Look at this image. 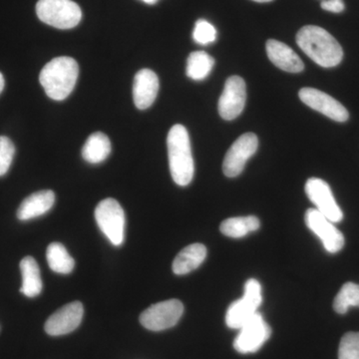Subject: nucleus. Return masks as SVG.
<instances>
[{
  "label": "nucleus",
  "instance_id": "30",
  "mask_svg": "<svg viewBox=\"0 0 359 359\" xmlns=\"http://www.w3.org/2000/svg\"><path fill=\"white\" fill-rule=\"evenodd\" d=\"M142 1L145 2V4H150V6H152V4H157L158 0H142Z\"/></svg>",
  "mask_w": 359,
  "mask_h": 359
},
{
  "label": "nucleus",
  "instance_id": "18",
  "mask_svg": "<svg viewBox=\"0 0 359 359\" xmlns=\"http://www.w3.org/2000/svg\"><path fill=\"white\" fill-rule=\"evenodd\" d=\"M207 248L203 244H193L184 248L173 262L175 275L184 276L192 273L204 263L207 257Z\"/></svg>",
  "mask_w": 359,
  "mask_h": 359
},
{
  "label": "nucleus",
  "instance_id": "23",
  "mask_svg": "<svg viewBox=\"0 0 359 359\" xmlns=\"http://www.w3.org/2000/svg\"><path fill=\"white\" fill-rule=\"evenodd\" d=\"M215 65V59L205 51H195L187 60V76L196 81H201L209 76Z\"/></svg>",
  "mask_w": 359,
  "mask_h": 359
},
{
  "label": "nucleus",
  "instance_id": "19",
  "mask_svg": "<svg viewBox=\"0 0 359 359\" xmlns=\"http://www.w3.org/2000/svg\"><path fill=\"white\" fill-rule=\"evenodd\" d=\"M22 285L20 292L27 297H35L41 294L42 280L36 261L32 257H25L20 262Z\"/></svg>",
  "mask_w": 359,
  "mask_h": 359
},
{
  "label": "nucleus",
  "instance_id": "15",
  "mask_svg": "<svg viewBox=\"0 0 359 359\" xmlns=\"http://www.w3.org/2000/svg\"><path fill=\"white\" fill-rule=\"evenodd\" d=\"M159 78L154 71L142 69L135 75L133 99L138 109L146 110L153 105L159 92Z\"/></svg>",
  "mask_w": 359,
  "mask_h": 359
},
{
  "label": "nucleus",
  "instance_id": "17",
  "mask_svg": "<svg viewBox=\"0 0 359 359\" xmlns=\"http://www.w3.org/2000/svg\"><path fill=\"white\" fill-rule=\"evenodd\" d=\"M54 203H55V194L50 190L33 193L21 203L18 210V218L20 221H29V219L39 218L50 211Z\"/></svg>",
  "mask_w": 359,
  "mask_h": 359
},
{
  "label": "nucleus",
  "instance_id": "6",
  "mask_svg": "<svg viewBox=\"0 0 359 359\" xmlns=\"http://www.w3.org/2000/svg\"><path fill=\"white\" fill-rule=\"evenodd\" d=\"M95 219L99 229L115 247H120L125 240L126 218L121 205L112 198L101 201L97 205Z\"/></svg>",
  "mask_w": 359,
  "mask_h": 359
},
{
  "label": "nucleus",
  "instance_id": "11",
  "mask_svg": "<svg viewBox=\"0 0 359 359\" xmlns=\"http://www.w3.org/2000/svg\"><path fill=\"white\" fill-rule=\"evenodd\" d=\"M304 221L309 230L320 238L323 247L330 254H337L344 247L346 240L341 231L318 210L314 208L309 209L304 216Z\"/></svg>",
  "mask_w": 359,
  "mask_h": 359
},
{
  "label": "nucleus",
  "instance_id": "31",
  "mask_svg": "<svg viewBox=\"0 0 359 359\" xmlns=\"http://www.w3.org/2000/svg\"><path fill=\"white\" fill-rule=\"evenodd\" d=\"M252 1L259 2V4H266V2L273 1V0H252Z\"/></svg>",
  "mask_w": 359,
  "mask_h": 359
},
{
  "label": "nucleus",
  "instance_id": "9",
  "mask_svg": "<svg viewBox=\"0 0 359 359\" xmlns=\"http://www.w3.org/2000/svg\"><path fill=\"white\" fill-rule=\"evenodd\" d=\"M259 139L254 133H245L238 137L229 149L223 162V172L229 178L240 176L245 164L257 153Z\"/></svg>",
  "mask_w": 359,
  "mask_h": 359
},
{
  "label": "nucleus",
  "instance_id": "22",
  "mask_svg": "<svg viewBox=\"0 0 359 359\" xmlns=\"http://www.w3.org/2000/svg\"><path fill=\"white\" fill-rule=\"evenodd\" d=\"M46 259L49 268L54 273L68 275L74 269V259L60 243H52L48 245L46 250Z\"/></svg>",
  "mask_w": 359,
  "mask_h": 359
},
{
  "label": "nucleus",
  "instance_id": "3",
  "mask_svg": "<svg viewBox=\"0 0 359 359\" xmlns=\"http://www.w3.org/2000/svg\"><path fill=\"white\" fill-rule=\"evenodd\" d=\"M79 67L76 61L60 56L49 61L39 75L40 84L49 98L62 101L70 95L76 85Z\"/></svg>",
  "mask_w": 359,
  "mask_h": 359
},
{
  "label": "nucleus",
  "instance_id": "28",
  "mask_svg": "<svg viewBox=\"0 0 359 359\" xmlns=\"http://www.w3.org/2000/svg\"><path fill=\"white\" fill-rule=\"evenodd\" d=\"M321 8L330 13H340L344 11L346 6L342 0H323Z\"/></svg>",
  "mask_w": 359,
  "mask_h": 359
},
{
  "label": "nucleus",
  "instance_id": "5",
  "mask_svg": "<svg viewBox=\"0 0 359 359\" xmlns=\"http://www.w3.org/2000/svg\"><path fill=\"white\" fill-rule=\"evenodd\" d=\"M263 302V292L259 280L250 278L245 285L242 299L231 302L226 313V325L233 330H240L257 313Z\"/></svg>",
  "mask_w": 359,
  "mask_h": 359
},
{
  "label": "nucleus",
  "instance_id": "21",
  "mask_svg": "<svg viewBox=\"0 0 359 359\" xmlns=\"http://www.w3.org/2000/svg\"><path fill=\"white\" fill-rule=\"evenodd\" d=\"M259 226H261V222L257 217H236V218L224 219L219 226V231L226 237L241 238L252 231L259 230Z\"/></svg>",
  "mask_w": 359,
  "mask_h": 359
},
{
  "label": "nucleus",
  "instance_id": "2",
  "mask_svg": "<svg viewBox=\"0 0 359 359\" xmlns=\"http://www.w3.org/2000/svg\"><path fill=\"white\" fill-rule=\"evenodd\" d=\"M170 172L177 185L188 186L193 181L195 165L190 137L183 125H174L167 137Z\"/></svg>",
  "mask_w": 359,
  "mask_h": 359
},
{
  "label": "nucleus",
  "instance_id": "24",
  "mask_svg": "<svg viewBox=\"0 0 359 359\" xmlns=\"http://www.w3.org/2000/svg\"><path fill=\"white\" fill-rule=\"evenodd\" d=\"M351 306L359 308V285L346 283L335 297L334 309L337 313L346 314Z\"/></svg>",
  "mask_w": 359,
  "mask_h": 359
},
{
  "label": "nucleus",
  "instance_id": "4",
  "mask_svg": "<svg viewBox=\"0 0 359 359\" xmlns=\"http://www.w3.org/2000/svg\"><path fill=\"white\" fill-rule=\"evenodd\" d=\"M37 16L42 22L58 29H71L79 25L82 11L72 0H39Z\"/></svg>",
  "mask_w": 359,
  "mask_h": 359
},
{
  "label": "nucleus",
  "instance_id": "16",
  "mask_svg": "<svg viewBox=\"0 0 359 359\" xmlns=\"http://www.w3.org/2000/svg\"><path fill=\"white\" fill-rule=\"evenodd\" d=\"M266 54L273 65L290 73H299L304 69L301 57L287 44L269 39L266 45Z\"/></svg>",
  "mask_w": 359,
  "mask_h": 359
},
{
  "label": "nucleus",
  "instance_id": "27",
  "mask_svg": "<svg viewBox=\"0 0 359 359\" xmlns=\"http://www.w3.org/2000/svg\"><path fill=\"white\" fill-rule=\"evenodd\" d=\"M15 154V147L13 141L6 136H0V177L4 176L8 172L13 164Z\"/></svg>",
  "mask_w": 359,
  "mask_h": 359
},
{
  "label": "nucleus",
  "instance_id": "29",
  "mask_svg": "<svg viewBox=\"0 0 359 359\" xmlns=\"http://www.w3.org/2000/svg\"><path fill=\"white\" fill-rule=\"evenodd\" d=\"M4 85H6V81H4V75H2V73L0 72V94H1V92L4 91Z\"/></svg>",
  "mask_w": 359,
  "mask_h": 359
},
{
  "label": "nucleus",
  "instance_id": "12",
  "mask_svg": "<svg viewBox=\"0 0 359 359\" xmlns=\"http://www.w3.org/2000/svg\"><path fill=\"white\" fill-rule=\"evenodd\" d=\"M247 101V87L245 80L240 76H231L224 84V91L219 97L218 109L224 120L236 119L245 109Z\"/></svg>",
  "mask_w": 359,
  "mask_h": 359
},
{
  "label": "nucleus",
  "instance_id": "20",
  "mask_svg": "<svg viewBox=\"0 0 359 359\" xmlns=\"http://www.w3.org/2000/svg\"><path fill=\"white\" fill-rule=\"evenodd\" d=\"M111 142L107 135L96 132L90 135L82 148V157L90 164H100L111 153Z\"/></svg>",
  "mask_w": 359,
  "mask_h": 359
},
{
  "label": "nucleus",
  "instance_id": "25",
  "mask_svg": "<svg viewBox=\"0 0 359 359\" xmlns=\"http://www.w3.org/2000/svg\"><path fill=\"white\" fill-rule=\"evenodd\" d=\"M339 359H359V332H347L342 337Z\"/></svg>",
  "mask_w": 359,
  "mask_h": 359
},
{
  "label": "nucleus",
  "instance_id": "8",
  "mask_svg": "<svg viewBox=\"0 0 359 359\" xmlns=\"http://www.w3.org/2000/svg\"><path fill=\"white\" fill-rule=\"evenodd\" d=\"M238 330L240 332L233 340V348L242 354L257 353L271 334V327L259 311Z\"/></svg>",
  "mask_w": 359,
  "mask_h": 359
},
{
  "label": "nucleus",
  "instance_id": "13",
  "mask_svg": "<svg viewBox=\"0 0 359 359\" xmlns=\"http://www.w3.org/2000/svg\"><path fill=\"white\" fill-rule=\"evenodd\" d=\"M302 102L311 109L318 111L330 119L337 122H346L348 120L349 113L346 108L334 97L325 92L311 87H304L299 93Z\"/></svg>",
  "mask_w": 359,
  "mask_h": 359
},
{
  "label": "nucleus",
  "instance_id": "10",
  "mask_svg": "<svg viewBox=\"0 0 359 359\" xmlns=\"http://www.w3.org/2000/svg\"><path fill=\"white\" fill-rule=\"evenodd\" d=\"M306 196L309 201L314 205V209L318 210L325 218L337 224L344 219V212L337 205L332 188L320 178H311L306 181Z\"/></svg>",
  "mask_w": 359,
  "mask_h": 359
},
{
  "label": "nucleus",
  "instance_id": "14",
  "mask_svg": "<svg viewBox=\"0 0 359 359\" xmlns=\"http://www.w3.org/2000/svg\"><path fill=\"white\" fill-rule=\"evenodd\" d=\"M84 316L83 304L73 302L65 304L52 314L44 325L45 332L51 337H60L74 332Z\"/></svg>",
  "mask_w": 359,
  "mask_h": 359
},
{
  "label": "nucleus",
  "instance_id": "1",
  "mask_svg": "<svg viewBox=\"0 0 359 359\" xmlns=\"http://www.w3.org/2000/svg\"><path fill=\"white\" fill-rule=\"evenodd\" d=\"M297 43L309 58L321 67H335L344 58L341 45L320 26L308 25L301 28L297 34Z\"/></svg>",
  "mask_w": 359,
  "mask_h": 359
},
{
  "label": "nucleus",
  "instance_id": "7",
  "mask_svg": "<svg viewBox=\"0 0 359 359\" xmlns=\"http://www.w3.org/2000/svg\"><path fill=\"white\" fill-rule=\"evenodd\" d=\"M184 313V306L179 299L157 302L145 309L140 316V323L151 332H163L175 327Z\"/></svg>",
  "mask_w": 359,
  "mask_h": 359
},
{
  "label": "nucleus",
  "instance_id": "26",
  "mask_svg": "<svg viewBox=\"0 0 359 359\" xmlns=\"http://www.w3.org/2000/svg\"><path fill=\"white\" fill-rule=\"evenodd\" d=\"M193 39L201 45L214 43L217 40V29L209 21L199 20L194 28Z\"/></svg>",
  "mask_w": 359,
  "mask_h": 359
}]
</instances>
